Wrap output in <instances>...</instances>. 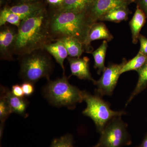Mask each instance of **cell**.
Instances as JSON below:
<instances>
[{
	"instance_id": "cell-5",
	"label": "cell",
	"mask_w": 147,
	"mask_h": 147,
	"mask_svg": "<svg viewBox=\"0 0 147 147\" xmlns=\"http://www.w3.org/2000/svg\"><path fill=\"white\" fill-rule=\"evenodd\" d=\"M83 97L87 104L86 108L83 111V115L92 120L98 132L100 134L113 118L126 114L123 111L112 110L110 104L105 102L98 94H91L84 91Z\"/></svg>"
},
{
	"instance_id": "cell-18",
	"label": "cell",
	"mask_w": 147,
	"mask_h": 147,
	"mask_svg": "<svg viewBox=\"0 0 147 147\" xmlns=\"http://www.w3.org/2000/svg\"><path fill=\"white\" fill-rule=\"evenodd\" d=\"M57 40L63 43L71 57H80L85 50L83 43L75 38L65 37Z\"/></svg>"
},
{
	"instance_id": "cell-12",
	"label": "cell",
	"mask_w": 147,
	"mask_h": 147,
	"mask_svg": "<svg viewBox=\"0 0 147 147\" xmlns=\"http://www.w3.org/2000/svg\"><path fill=\"white\" fill-rule=\"evenodd\" d=\"M1 94L6 99L12 113H16L24 117H28L26 112L28 102L26 99L24 98L17 97L13 95L8 88L3 86H1Z\"/></svg>"
},
{
	"instance_id": "cell-13",
	"label": "cell",
	"mask_w": 147,
	"mask_h": 147,
	"mask_svg": "<svg viewBox=\"0 0 147 147\" xmlns=\"http://www.w3.org/2000/svg\"><path fill=\"white\" fill-rule=\"evenodd\" d=\"M9 8L12 12L18 15L21 21L34 16L45 9L43 4L39 1L22 3Z\"/></svg>"
},
{
	"instance_id": "cell-11",
	"label": "cell",
	"mask_w": 147,
	"mask_h": 147,
	"mask_svg": "<svg viewBox=\"0 0 147 147\" xmlns=\"http://www.w3.org/2000/svg\"><path fill=\"white\" fill-rule=\"evenodd\" d=\"M71 71V76L80 79L91 81L94 84L95 80L92 77L90 71V59L88 57L81 58L71 57L68 59Z\"/></svg>"
},
{
	"instance_id": "cell-25",
	"label": "cell",
	"mask_w": 147,
	"mask_h": 147,
	"mask_svg": "<svg viewBox=\"0 0 147 147\" xmlns=\"http://www.w3.org/2000/svg\"><path fill=\"white\" fill-rule=\"evenodd\" d=\"M33 84L30 82H24L21 85L25 96H30L33 93L34 91Z\"/></svg>"
},
{
	"instance_id": "cell-30",
	"label": "cell",
	"mask_w": 147,
	"mask_h": 147,
	"mask_svg": "<svg viewBox=\"0 0 147 147\" xmlns=\"http://www.w3.org/2000/svg\"><path fill=\"white\" fill-rule=\"evenodd\" d=\"M137 147H147V134L145 136L142 144Z\"/></svg>"
},
{
	"instance_id": "cell-3",
	"label": "cell",
	"mask_w": 147,
	"mask_h": 147,
	"mask_svg": "<svg viewBox=\"0 0 147 147\" xmlns=\"http://www.w3.org/2000/svg\"><path fill=\"white\" fill-rule=\"evenodd\" d=\"M43 93L50 103L57 107L73 109L77 103L84 100L83 91L69 84L65 75L55 81L48 80Z\"/></svg>"
},
{
	"instance_id": "cell-27",
	"label": "cell",
	"mask_w": 147,
	"mask_h": 147,
	"mask_svg": "<svg viewBox=\"0 0 147 147\" xmlns=\"http://www.w3.org/2000/svg\"><path fill=\"white\" fill-rule=\"evenodd\" d=\"M11 92L14 95L20 98H24V93L21 86L16 84L12 86Z\"/></svg>"
},
{
	"instance_id": "cell-22",
	"label": "cell",
	"mask_w": 147,
	"mask_h": 147,
	"mask_svg": "<svg viewBox=\"0 0 147 147\" xmlns=\"http://www.w3.org/2000/svg\"><path fill=\"white\" fill-rule=\"evenodd\" d=\"M20 17L13 13L9 9V7H5L1 10L0 13V26H3L6 23L16 26L18 28L21 24Z\"/></svg>"
},
{
	"instance_id": "cell-32",
	"label": "cell",
	"mask_w": 147,
	"mask_h": 147,
	"mask_svg": "<svg viewBox=\"0 0 147 147\" xmlns=\"http://www.w3.org/2000/svg\"><path fill=\"white\" fill-rule=\"evenodd\" d=\"M2 1V0H1V2Z\"/></svg>"
},
{
	"instance_id": "cell-26",
	"label": "cell",
	"mask_w": 147,
	"mask_h": 147,
	"mask_svg": "<svg viewBox=\"0 0 147 147\" xmlns=\"http://www.w3.org/2000/svg\"><path fill=\"white\" fill-rule=\"evenodd\" d=\"M140 43V48L139 53L147 56V38L140 34L139 37Z\"/></svg>"
},
{
	"instance_id": "cell-16",
	"label": "cell",
	"mask_w": 147,
	"mask_h": 147,
	"mask_svg": "<svg viewBox=\"0 0 147 147\" xmlns=\"http://www.w3.org/2000/svg\"><path fill=\"white\" fill-rule=\"evenodd\" d=\"M44 49L55 58L64 71V62L68 57V54L63 43L59 40H57L46 45Z\"/></svg>"
},
{
	"instance_id": "cell-2",
	"label": "cell",
	"mask_w": 147,
	"mask_h": 147,
	"mask_svg": "<svg viewBox=\"0 0 147 147\" xmlns=\"http://www.w3.org/2000/svg\"><path fill=\"white\" fill-rule=\"evenodd\" d=\"M93 24L86 12L55 10L49 16V32L53 41L71 37L79 40L84 45Z\"/></svg>"
},
{
	"instance_id": "cell-24",
	"label": "cell",
	"mask_w": 147,
	"mask_h": 147,
	"mask_svg": "<svg viewBox=\"0 0 147 147\" xmlns=\"http://www.w3.org/2000/svg\"><path fill=\"white\" fill-rule=\"evenodd\" d=\"M12 113L8 102L5 98L1 94L0 98V120L4 123Z\"/></svg>"
},
{
	"instance_id": "cell-9",
	"label": "cell",
	"mask_w": 147,
	"mask_h": 147,
	"mask_svg": "<svg viewBox=\"0 0 147 147\" xmlns=\"http://www.w3.org/2000/svg\"><path fill=\"white\" fill-rule=\"evenodd\" d=\"M2 27L0 32L1 59L11 61L13 59L12 54L17 31L7 26Z\"/></svg>"
},
{
	"instance_id": "cell-6",
	"label": "cell",
	"mask_w": 147,
	"mask_h": 147,
	"mask_svg": "<svg viewBox=\"0 0 147 147\" xmlns=\"http://www.w3.org/2000/svg\"><path fill=\"white\" fill-rule=\"evenodd\" d=\"M100 134L98 143L92 147H123L131 143L127 125L121 116L110 121Z\"/></svg>"
},
{
	"instance_id": "cell-31",
	"label": "cell",
	"mask_w": 147,
	"mask_h": 147,
	"mask_svg": "<svg viewBox=\"0 0 147 147\" xmlns=\"http://www.w3.org/2000/svg\"><path fill=\"white\" fill-rule=\"evenodd\" d=\"M21 3H31L38 1V0H20Z\"/></svg>"
},
{
	"instance_id": "cell-20",
	"label": "cell",
	"mask_w": 147,
	"mask_h": 147,
	"mask_svg": "<svg viewBox=\"0 0 147 147\" xmlns=\"http://www.w3.org/2000/svg\"><path fill=\"white\" fill-rule=\"evenodd\" d=\"M137 71L139 75L138 82L134 90L132 92V94L127 102V105L131 102V100L135 96L146 88L147 86V61L142 68H140Z\"/></svg>"
},
{
	"instance_id": "cell-17",
	"label": "cell",
	"mask_w": 147,
	"mask_h": 147,
	"mask_svg": "<svg viewBox=\"0 0 147 147\" xmlns=\"http://www.w3.org/2000/svg\"><path fill=\"white\" fill-rule=\"evenodd\" d=\"M130 13V11L127 6L118 7L112 9L103 14L99 18L98 21L119 23L127 20L129 14Z\"/></svg>"
},
{
	"instance_id": "cell-28",
	"label": "cell",
	"mask_w": 147,
	"mask_h": 147,
	"mask_svg": "<svg viewBox=\"0 0 147 147\" xmlns=\"http://www.w3.org/2000/svg\"><path fill=\"white\" fill-rule=\"evenodd\" d=\"M137 6L144 12L147 19V0H135Z\"/></svg>"
},
{
	"instance_id": "cell-19",
	"label": "cell",
	"mask_w": 147,
	"mask_h": 147,
	"mask_svg": "<svg viewBox=\"0 0 147 147\" xmlns=\"http://www.w3.org/2000/svg\"><path fill=\"white\" fill-rule=\"evenodd\" d=\"M108 42L106 40H103L100 46L91 53L94 59V67L97 69V73L98 74H101L106 68L105 61L108 47Z\"/></svg>"
},
{
	"instance_id": "cell-8",
	"label": "cell",
	"mask_w": 147,
	"mask_h": 147,
	"mask_svg": "<svg viewBox=\"0 0 147 147\" xmlns=\"http://www.w3.org/2000/svg\"><path fill=\"white\" fill-rule=\"evenodd\" d=\"M134 1L135 0H95L87 13L92 22L95 23L110 9L123 6H128Z\"/></svg>"
},
{
	"instance_id": "cell-21",
	"label": "cell",
	"mask_w": 147,
	"mask_h": 147,
	"mask_svg": "<svg viewBox=\"0 0 147 147\" xmlns=\"http://www.w3.org/2000/svg\"><path fill=\"white\" fill-rule=\"evenodd\" d=\"M147 61V56L139 52L133 59L127 61L121 69V74L131 70L138 71L144 65Z\"/></svg>"
},
{
	"instance_id": "cell-1",
	"label": "cell",
	"mask_w": 147,
	"mask_h": 147,
	"mask_svg": "<svg viewBox=\"0 0 147 147\" xmlns=\"http://www.w3.org/2000/svg\"><path fill=\"white\" fill-rule=\"evenodd\" d=\"M49 16L45 9L36 15L21 21L13 46L14 54L22 56L44 49L53 42L49 28Z\"/></svg>"
},
{
	"instance_id": "cell-10",
	"label": "cell",
	"mask_w": 147,
	"mask_h": 147,
	"mask_svg": "<svg viewBox=\"0 0 147 147\" xmlns=\"http://www.w3.org/2000/svg\"><path fill=\"white\" fill-rule=\"evenodd\" d=\"M114 38L106 25L102 22H97L92 24L84 43V50L87 53H91L93 49L91 42L94 40L103 39L108 42Z\"/></svg>"
},
{
	"instance_id": "cell-29",
	"label": "cell",
	"mask_w": 147,
	"mask_h": 147,
	"mask_svg": "<svg viewBox=\"0 0 147 147\" xmlns=\"http://www.w3.org/2000/svg\"><path fill=\"white\" fill-rule=\"evenodd\" d=\"M46 2L50 5L55 7L56 9L62 5L64 0H46Z\"/></svg>"
},
{
	"instance_id": "cell-4",
	"label": "cell",
	"mask_w": 147,
	"mask_h": 147,
	"mask_svg": "<svg viewBox=\"0 0 147 147\" xmlns=\"http://www.w3.org/2000/svg\"><path fill=\"white\" fill-rule=\"evenodd\" d=\"M45 50H35L21 56L20 74L24 82L34 84L42 78L50 80L53 63L48 53Z\"/></svg>"
},
{
	"instance_id": "cell-23",
	"label": "cell",
	"mask_w": 147,
	"mask_h": 147,
	"mask_svg": "<svg viewBox=\"0 0 147 147\" xmlns=\"http://www.w3.org/2000/svg\"><path fill=\"white\" fill-rule=\"evenodd\" d=\"M73 137L70 134H67L60 138L55 139L50 147H74Z\"/></svg>"
},
{
	"instance_id": "cell-7",
	"label": "cell",
	"mask_w": 147,
	"mask_h": 147,
	"mask_svg": "<svg viewBox=\"0 0 147 147\" xmlns=\"http://www.w3.org/2000/svg\"><path fill=\"white\" fill-rule=\"evenodd\" d=\"M127 61L123 59L120 64L109 63L106 67L100 79L95 82L96 85V94L100 96H111L117 84L121 71Z\"/></svg>"
},
{
	"instance_id": "cell-15",
	"label": "cell",
	"mask_w": 147,
	"mask_h": 147,
	"mask_svg": "<svg viewBox=\"0 0 147 147\" xmlns=\"http://www.w3.org/2000/svg\"><path fill=\"white\" fill-rule=\"evenodd\" d=\"M146 18L142 9L137 6L136 11L131 21L129 22V26L131 30L132 42L137 44L141 30L146 23Z\"/></svg>"
},
{
	"instance_id": "cell-14",
	"label": "cell",
	"mask_w": 147,
	"mask_h": 147,
	"mask_svg": "<svg viewBox=\"0 0 147 147\" xmlns=\"http://www.w3.org/2000/svg\"><path fill=\"white\" fill-rule=\"evenodd\" d=\"M95 0H64L57 11H68L77 13H87Z\"/></svg>"
}]
</instances>
